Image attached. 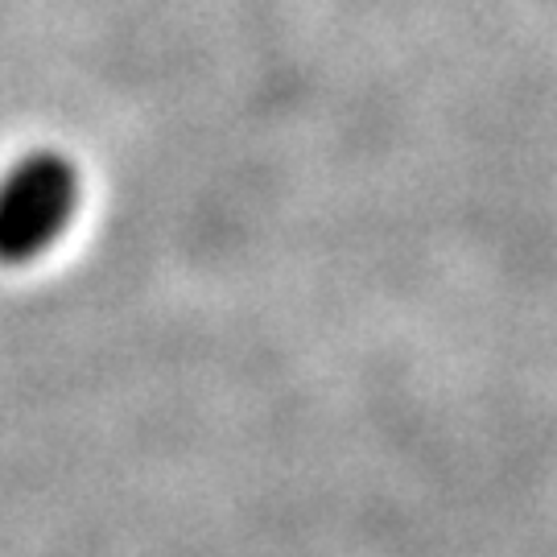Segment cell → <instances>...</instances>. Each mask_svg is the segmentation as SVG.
<instances>
[{"mask_svg":"<svg viewBox=\"0 0 557 557\" xmlns=\"http://www.w3.org/2000/svg\"><path fill=\"white\" fill-rule=\"evenodd\" d=\"M83 182L75 161L38 149L13 161L0 178V264L46 257L79 215Z\"/></svg>","mask_w":557,"mask_h":557,"instance_id":"1","label":"cell"}]
</instances>
